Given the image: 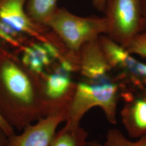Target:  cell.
Masks as SVG:
<instances>
[{"mask_svg": "<svg viewBox=\"0 0 146 146\" xmlns=\"http://www.w3.org/2000/svg\"><path fill=\"white\" fill-rule=\"evenodd\" d=\"M60 111L46 97L41 75L0 46V115L14 129Z\"/></svg>", "mask_w": 146, "mask_h": 146, "instance_id": "6da1fadb", "label": "cell"}, {"mask_svg": "<svg viewBox=\"0 0 146 146\" xmlns=\"http://www.w3.org/2000/svg\"><path fill=\"white\" fill-rule=\"evenodd\" d=\"M124 87L117 81L106 83L87 81L76 84L73 96L66 108V125H80V121L89 110L100 107L110 123H117V104Z\"/></svg>", "mask_w": 146, "mask_h": 146, "instance_id": "7a4b0ae2", "label": "cell"}, {"mask_svg": "<svg viewBox=\"0 0 146 146\" xmlns=\"http://www.w3.org/2000/svg\"><path fill=\"white\" fill-rule=\"evenodd\" d=\"M46 27L51 28L68 50L74 53H78L84 44L108 32L104 17H80L58 7Z\"/></svg>", "mask_w": 146, "mask_h": 146, "instance_id": "3957f363", "label": "cell"}, {"mask_svg": "<svg viewBox=\"0 0 146 146\" xmlns=\"http://www.w3.org/2000/svg\"><path fill=\"white\" fill-rule=\"evenodd\" d=\"M104 13L106 35L122 47L141 33L143 16L140 0H107Z\"/></svg>", "mask_w": 146, "mask_h": 146, "instance_id": "277c9868", "label": "cell"}, {"mask_svg": "<svg viewBox=\"0 0 146 146\" xmlns=\"http://www.w3.org/2000/svg\"><path fill=\"white\" fill-rule=\"evenodd\" d=\"M99 40L117 81L125 89L146 90V63L137 60L106 35H100Z\"/></svg>", "mask_w": 146, "mask_h": 146, "instance_id": "5b68a950", "label": "cell"}, {"mask_svg": "<svg viewBox=\"0 0 146 146\" xmlns=\"http://www.w3.org/2000/svg\"><path fill=\"white\" fill-rule=\"evenodd\" d=\"M78 72L85 81L90 83L117 81L100 45L99 38L86 43L80 49Z\"/></svg>", "mask_w": 146, "mask_h": 146, "instance_id": "8992f818", "label": "cell"}, {"mask_svg": "<svg viewBox=\"0 0 146 146\" xmlns=\"http://www.w3.org/2000/svg\"><path fill=\"white\" fill-rule=\"evenodd\" d=\"M66 120V110L48 115L27 126L20 134L8 136L3 146H49L58 126Z\"/></svg>", "mask_w": 146, "mask_h": 146, "instance_id": "52a82bcc", "label": "cell"}, {"mask_svg": "<svg viewBox=\"0 0 146 146\" xmlns=\"http://www.w3.org/2000/svg\"><path fill=\"white\" fill-rule=\"evenodd\" d=\"M123 106L122 122L131 137L146 136V90L125 89L121 95Z\"/></svg>", "mask_w": 146, "mask_h": 146, "instance_id": "ba28073f", "label": "cell"}, {"mask_svg": "<svg viewBox=\"0 0 146 146\" xmlns=\"http://www.w3.org/2000/svg\"><path fill=\"white\" fill-rule=\"evenodd\" d=\"M27 0H0V21L22 35L36 37L41 42L46 36L42 27L34 23L27 14L25 5Z\"/></svg>", "mask_w": 146, "mask_h": 146, "instance_id": "9c48e42d", "label": "cell"}, {"mask_svg": "<svg viewBox=\"0 0 146 146\" xmlns=\"http://www.w3.org/2000/svg\"><path fill=\"white\" fill-rule=\"evenodd\" d=\"M41 76L48 100L58 109L66 110L76 86L70 78V74L56 68L54 73H43Z\"/></svg>", "mask_w": 146, "mask_h": 146, "instance_id": "30bf717a", "label": "cell"}, {"mask_svg": "<svg viewBox=\"0 0 146 146\" xmlns=\"http://www.w3.org/2000/svg\"><path fill=\"white\" fill-rule=\"evenodd\" d=\"M23 49L22 63L32 72L41 75L52 61L44 43H32Z\"/></svg>", "mask_w": 146, "mask_h": 146, "instance_id": "8fae6325", "label": "cell"}, {"mask_svg": "<svg viewBox=\"0 0 146 146\" xmlns=\"http://www.w3.org/2000/svg\"><path fill=\"white\" fill-rule=\"evenodd\" d=\"M57 0H27L26 11L30 19L39 26H46L58 8Z\"/></svg>", "mask_w": 146, "mask_h": 146, "instance_id": "7c38bea8", "label": "cell"}, {"mask_svg": "<svg viewBox=\"0 0 146 146\" xmlns=\"http://www.w3.org/2000/svg\"><path fill=\"white\" fill-rule=\"evenodd\" d=\"M88 133L80 125L70 127L66 125L55 132L49 146H86Z\"/></svg>", "mask_w": 146, "mask_h": 146, "instance_id": "4fadbf2b", "label": "cell"}, {"mask_svg": "<svg viewBox=\"0 0 146 146\" xmlns=\"http://www.w3.org/2000/svg\"><path fill=\"white\" fill-rule=\"evenodd\" d=\"M104 146H146V136L139 138L138 141H131L121 131L112 128L107 133Z\"/></svg>", "mask_w": 146, "mask_h": 146, "instance_id": "5bb4252c", "label": "cell"}, {"mask_svg": "<svg viewBox=\"0 0 146 146\" xmlns=\"http://www.w3.org/2000/svg\"><path fill=\"white\" fill-rule=\"evenodd\" d=\"M124 48L132 55L146 58V33L141 32L136 35Z\"/></svg>", "mask_w": 146, "mask_h": 146, "instance_id": "9a60e30c", "label": "cell"}, {"mask_svg": "<svg viewBox=\"0 0 146 146\" xmlns=\"http://www.w3.org/2000/svg\"><path fill=\"white\" fill-rule=\"evenodd\" d=\"M0 126L3 129V130L5 131L7 136H10L15 134L14 128H13L5 122L1 115H0Z\"/></svg>", "mask_w": 146, "mask_h": 146, "instance_id": "2e32d148", "label": "cell"}, {"mask_svg": "<svg viewBox=\"0 0 146 146\" xmlns=\"http://www.w3.org/2000/svg\"><path fill=\"white\" fill-rule=\"evenodd\" d=\"M94 7L99 11L104 12L107 0H92Z\"/></svg>", "mask_w": 146, "mask_h": 146, "instance_id": "e0dca14e", "label": "cell"}, {"mask_svg": "<svg viewBox=\"0 0 146 146\" xmlns=\"http://www.w3.org/2000/svg\"><path fill=\"white\" fill-rule=\"evenodd\" d=\"M7 137L5 131L0 126V146H4Z\"/></svg>", "mask_w": 146, "mask_h": 146, "instance_id": "ac0fdd59", "label": "cell"}, {"mask_svg": "<svg viewBox=\"0 0 146 146\" xmlns=\"http://www.w3.org/2000/svg\"><path fill=\"white\" fill-rule=\"evenodd\" d=\"M143 17L146 16V0H140Z\"/></svg>", "mask_w": 146, "mask_h": 146, "instance_id": "d6986e66", "label": "cell"}, {"mask_svg": "<svg viewBox=\"0 0 146 146\" xmlns=\"http://www.w3.org/2000/svg\"><path fill=\"white\" fill-rule=\"evenodd\" d=\"M141 32H145V33H146V16L143 17V18Z\"/></svg>", "mask_w": 146, "mask_h": 146, "instance_id": "ffe728a7", "label": "cell"}, {"mask_svg": "<svg viewBox=\"0 0 146 146\" xmlns=\"http://www.w3.org/2000/svg\"><path fill=\"white\" fill-rule=\"evenodd\" d=\"M89 146H104V145H102L101 144H100L98 142H92L89 144Z\"/></svg>", "mask_w": 146, "mask_h": 146, "instance_id": "44dd1931", "label": "cell"}]
</instances>
